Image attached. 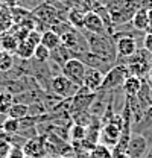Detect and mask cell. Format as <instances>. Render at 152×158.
<instances>
[{
    "instance_id": "1",
    "label": "cell",
    "mask_w": 152,
    "mask_h": 158,
    "mask_svg": "<svg viewBox=\"0 0 152 158\" xmlns=\"http://www.w3.org/2000/svg\"><path fill=\"white\" fill-rule=\"evenodd\" d=\"M87 43H88V49L91 53H95L100 58L107 59L110 62L116 64L117 53H116V43L110 35H95V34H88L87 31H82Z\"/></svg>"
},
{
    "instance_id": "2",
    "label": "cell",
    "mask_w": 152,
    "mask_h": 158,
    "mask_svg": "<svg viewBox=\"0 0 152 158\" xmlns=\"http://www.w3.org/2000/svg\"><path fill=\"white\" fill-rule=\"evenodd\" d=\"M128 69L123 64H116L114 67H111L105 75H103V81L100 85L99 91H116L119 88H122L125 79L128 76Z\"/></svg>"
},
{
    "instance_id": "3",
    "label": "cell",
    "mask_w": 152,
    "mask_h": 158,
    "mask_svg": "<svg viewBox=\"0 0 152 158\" xmlns=\"http://www.w3.org/2000/svg\"><path fill=\"white\" fill-rule=\"evenodd\" d=\"M79 85L73 84L70 79H67L64 75H55L50 79V91L53 94H57L58 98L64 99H72L78 93Z\"/></svg>"
},
{
    "instance_id": "4",
    "label": "cell",
    "mask_w": 152,
    "mask_h": 158,
    "mask_svg": "<svg viewBox=\"0 0 152 158\" xmlns=\"http://www.w3.org/2000/svg\"><path fill=\"white\" fill-rule=\"evenodd\" d=\"M32 17H35V19L40 21V23H43V24H46L49 29L52 27V26H55L58 24L59 21H65L64 17L58 12L57 9L50 5V3H47V2H44V3H41L40 6H37L34 11H32Z\"/></svg>"
},
{
    "instance_id": "5",
    "label": "cell",
    "mask_w": 152,
    "mask_h": 158,
    "mask_svg": "<svg viewBox=\"0 0 152 158\" xmlns=\"http://www.w3.org/2000/svg\"><path fill=\"white\" fill-rule=\"evenodd\" d=\"M87 65L78 58H70L61 69V75H64L67 79H70L76 85H82L84 82V75H85Z\"/></svg>"
},
{
    "instance_id": "6",
    "label": "cell",
    "mask_w": 152,
    "mask_h": 158,
    "mask_svg": "<svg viewBox=\"0 0 152 158\" xmlns=\"http://www.w3.org/2000/svg\"><path fill=\"white\" fill-rule=\"evenodd\" d=\"M26 158H46V138L43 135H37L34 138L26 140V143L21 148Z\"/></svg>"
},
{
    "instance_id": "7",
    "label": "cell",
    "mask_w": 152,
    "mask_h": 158,
    "mask_svg": "<svg viewBox=\"0 0 152 158\" xmlns=\"http://www.w3.org/2000/svg\"><path fill=\"white\" fill-rule=\"evenodd\" d=\"M114 43H116V53H117L116 64L119 61H123V59L133 56L134 53L138 50L137 40L134 37H119V38L114 40Z\"/></svg>"
},
{
    "instance_id": "8",
    "label": "cell",
    "mask_w": 152,
    "mask_h": 158,
    "mask_svg": "<svg viewBox=\"0 0 152 158\" xmlns=\"http://www.w3.org/2000/svg\"><path fill=\"white\" fill-rule=\"evenodd\" d=\"M148 148H149V143L146 141V138L141 134H133L128 141L125 154L129 158H143L146 155Z\"/></svg>"
},
{
    "instance_id": "9",
    "label": "cell",
    "mask_w": 152,
    "mask_h": 158,
    "mask_svg": "<svg viewBox=\"0 0 152 158\" xmlns=\"http://www.w3.org/2000/svg\"><path fill=\"white\" fill-rule=\"evenodd\" d=\"M84 31H87L88 34H95V35H108L102 19L95 11L85 12V15H84Z\"/></svg>"
},
{
    "instance_id": "10",
    "label": "cell",
    "mask_w": 152,
    "mask_h": 158,
    "mask_svg": "<svg viewBox=\"0 0 152 158\" xmlns=\"http://www.w3.org/2000/svg\"><path fill=\"white\" fill-rule=\"evenodd\" d=\"M102 81H103V73H102V72H99V70H96V69L87 67L85 75H84V82H82V85H84L85 88H88L90 91L96 93V91L100 90Z\"/></svg>"
},
{
    "instance_id": "11",
    "label": "cell",
    "mask_w": 152,
    "mask_h": 158,
    "mask_svg": "<svg viewBox=\"0 0 152 158\" xmlns=\"http://www.w3.org/2000/svg\"><path fill=\"white\" fill-rule=\"evenodd\" d=\"M134 14H135V11L131 9L129 6H126V2H125V6H123L122 9H119V11H116L113 14H110L114 29L119 27V26H123V24H126V23H131Z\"/></svg>"
},
{
    "instance_id": "12",
    "label": "cell",
    "mask_w": 152,
    "mask_h": 158,
    "mask_svg": "<svg viewBox=\"0 0 152 158\" xmlns=\"http://www.w3.org/2000/svg\"><path fill=\"white\" fill-rule=\"evenodd\" d=\"M140 88H141V79L134 76V75H128L126 79H125V82H123V85H122V91H123V94L126 98L137 96Z\"/></svg>"
},
{
    "instance_id": "13",
    "label": "cell",
    "mask_w": 152,
    "mask_h": 158,
    "mask_svg": "<svg viewBox=\"0 0 152 158\" xmlns=\"http://www.w3.org/2000/svg\"><path fill=\"white\" fill-rule=\"evenodd\" d=\"M151 126H152V105L145 110L141 118H140L137 123L131 125V131H133V134H143V132H145L146 129H149Z\"/></svg>"
},
{
    "instance_id": "14",
    "label": "cell",
    "mask_w": 152,
    "mask_h": 158,
    "mask_svg": "<svg viewBox=\"0 0 152 158\" xmlns=\"http://www.w3.org/2000/svg\"><path fill=\"white\" fill-rule=\"evenodd\" d=\"M40 44H43L46 49L53 52L61 46V38H59V35L57 32H53L52 29H47V31H44L41 34V43Z\"/></svg>"
},
{
    "instance_id": "15",
    "label": "cell",
    "mask_w": 152,
    "mask_h": 158,
    "mask_svg": "<svg viewBox=\"0 0 152 158\" xmlns=\"http://www.w3.org/2000/svg\"><path fill=\"white\" fill-rule=\"evenodd\" d=\"M148 19H149V9H138L134 14L131 24L134 29H137L140 32H146L148 31Z\"/></svg>"
},
{
    "instance_id": "16",
    "label": "cell",
    "mask_w": 152,
    "mask_h": 158,
    "mask_svg": "<svg viewBox=\"0 0 152 158\" xmlns=\"http://www.w3.org/2000/svg\"><path fill=\"white\" fill-rule=\"evenodd\" d=\"M84 15H85V12L75 9V8H70L67 12V23L78 31H84Z\"/></svg>"
},
{
    "instance_id": "17",
    "label": "cell",
    "mask_w": 152,
    "mask_h": 158,
    "mask_svg": "<svg viewBox=\"0 0 152 158\" xmlns=\"http://www.w3.org/2000/svg\"><path fill=\"white\" fill-rule=\"evenodd\" d=\"M27 116H29V106L26 103H20V102H14L8 113V117L17 118V120H23Z\"/></svg>"
},
{
    "instance_id": "18",
    "label": "cell",
    "mask_w": 152,
    "mask_h": 158,
    "mask_svg": "<svg viewBox=\"0 0 152 158\" xmlns=\"http://www.w3.org/2000/svg\"><path fill=\"white\" fill-rule=\"evenodd\" d=\"M34 49H35V47H34L29 41L23 40V41L19 43L15 53H17V56H20L21 61H29L31 58H34Z\"/></svg>"
},
{
    "instance_id": "19",
    "label": "cell",
    "mask_w": 152,
    "mask_h": 158,
    "mask_svg": "<svg viewBox=\"0 0 152 158\" xmlns=\"http://www.w3.org/2000/svg\"><path fill=\"white\" fill-rule=\"evenodd\" d=\"M17 46H19V41H17V38L14 35L6 34V35H2L0 37V49L3 52H8V53L15 52L17 50Z\"/></svg>"
},
{
    "instance_id": "20",
    "label": "cell",
    "mask_w": 152,
    "mask_h": 158,
    "mask_svg": "<svg viewBox=\"0 0 152 158\" xmlns=\"http://www.w3.org/2000/svg\"><path fill=\"white\" fill-rule=\"evenodd\" d=\"M0 129H2L5 134H8V135H15V134H19V131H20V120L6 117L3 120Z\"/></svg>"
},
{
    "instance_id": "21",
    "label": "cell",
    "mask_w": 152,
    "mask_h": 158,
    "mask_svg": "<svg viewBox=\"0 0 152 158\" xmlns=\"http://www.w3.org/2000/svg\"><path fill=\"white\" fill-rule=\"evenodd\" d=\"M88 158H114L113 157V149H110V148L105 146V144L97 143L95 148L90 151Z\"/></svg>"
},
{
    "instance_id": "22",
    "label": "cell",
    "mask_w": 152,
    "mask_h": 158,
    "mask_svg": "<svg viewBox=\"0 0 152 158\" xmlns=\"http://www.w3.org/2000/svg\"><path fill=\"white\" fill-rule=\"evenodd\" d=\"M12 103H14V96L9 91H0V114L2 116H8Z\"/></svg>"
},
{
    "instance_id": "23",
    "label": "cell",
    "mask_w": 152,
    "mask_h": 158,
    "mask_svg": "<svg viewBox=\"0 0 152 158\" xmlns=\"http://www.w3.org/2000/svg\"><path fill=\"white\" fill-rule=\"evenodd\" d=\"M14 67V58L11 53L8 52H3L0 49V73H5L8 70H11Z\"/></svg>"
},
{
    "instance_id": "24",
    "label": "cell",
    "mask_w": 152,
    "mask_h": 158,
    "mask_svg": "<svg viewBox=\"0 0 152 158\" xmlns=\"http://www.w3.org/2000/svg\"><path fill=\"white\" fill-rule=\"evenodd\" d=\"M50 50L46 49L43 44H38L37 47L34 49V58L37 59L38 62H47L50 59Z\"/></svg>"
},
{
    "instance_id": "25",
    "label": "cell",
    "mask_w": 152,
    "mask_h": 158,
    "mask_svg": "<svg viewBox=\"0 0 152 158\" xmlns=\"http://www.w3.org/2000/svg\"><path fill=\"white\" fill-rule=\"evenodd\" d=\"M69 134H70V138H72L73 141H82V140L85 138V135H87V128L73 123V126H72V129L69 131Z\"/></svg>"
},
{
    "instance_id": "26",
    "label": "cell",
    "mask_w": 152,
    "mask_h": 158,
    "mask_svg": "<svg viewBox=\"0 0 152 158\" xmlns=\"http://www.w3.org/2000/svg\"><path fill=\"white\" fill-rule=\"evenodd\" d=\"M26 41H29L34 47H37L38 44L41 43V32L40 31H31L29 34H27V37H26Z\"/></svg>"
},
{
    "instance_id": "27",
    "label": "cell",
    "mask_w": 152,
    "mask_h": 158,
    "mask_svg": "<svg viewBox=\"0 0 152 158\" xmlns=\"http://www.w3.org/2000/svg\"><path fill=\"white\" fill-rule=\"evenodd\" d=\"M143 47H145V50H148L149 53H152V34H145V37H143Z\"/></svg>"
},
{
    "instance_id": "28",
    "label": "cell",
    "mask_w": 152,
    "mask_h": 158,
    "mask_svg": "<svg viewBox=\"0 0 152 158\" xmlns=\"http://www.w3.org/2000/svg\"><path fill=\"white\" fill-rule=\"evenodd\" d=\"M6 158H26V157H24V154H23V151L20 148H12Z\"/></svg>"
},
{
    "instance_id": "29",
    "label": "cell",
    "mask_w": 152,
    "mask_h": 158,
    "mask_svg": "<svg viewBox=\"0 0 152 158\" xmlns=\"http://www.w3.org/2000/svg\"><path fill=\"white\" fill-rule=\"evenodd\" d=\"M146 34H152V9H149V19H148V31Z\"/></svg>"
},
{
    "instance_id": "30",
    "label": "cell",
    "mask_w": 152,
    "mask_h": 158,
    "mask_svg": "<svg viewBox=\"0 0 152 158\" xmlns=\"http://www.w3.org/2000/svg\"><path fill=\"white\" fill-rule=\"evenodd\" d=\"M8 6H11V8H15V6H19L20 0H3Z\"/></svg>"
},
{
    "instance_id": "31",
    "label": "cell",
    "mask_w": 152,
    "mask_h": 158,
    "mask_svg": "<svg viewBox=\"0 0 152 158\" xmlns=\"http://www.w3.org/2000/svg\"><path fill=\"white\" fill-rule=\"evenodd\" d=\"M143 158H152V144H149V148H148V151H146V155Z\"/></svg>"
},
{
    "instance_id": "32",
    "label": "cell",
    "mask_w": 152,
    "mask_h": 158,
    "mask_svg": "<svg viewBox=\"0 0 152 158\" xmlns=\"http://www.w3.org/2000/svg\"><path fill=\"white\" fill-rule=\"evenodd\" d=\"M146 79H148V82L151 84V87H152V67L149 69V72H148V76H146Z\"/></svg>"
},
{
    "instance_id": "33",
    "label": "cell",
    "mask_w": 152,
    "mask_h": 158,
    "mask_svg": "<svg viewBox=\"0 0 152 158\" xmlns=\"http://www.w3.org/2000/svg\"><path fill=\"white\" fill-rule=\"evenodd\" d=\"M82 2H84V3H87V5H88V6H90V8H91V5H93V3H95L96 0H82Z\"/></svg>"
},
{
    "instance_id": "34",
    "label": "cell",
    "mask_w": 152,
    "mask_h": 158,
    "mask_svg": "<svg viewBox=\"0 0 152 158\" xmlns=\"http://www.w3.org/2000/svg\"><path fill=\"white\" fill-rule=\"evenodd\" d=\"M114 158H129V157H128L126 154H120V155H116Z\"/></svg>"
},
{
    "instance_id": "35",
    "label": "cell",
    "mask_w": 152,
    "mask_h": 158,
    "mask_svg": "<svg viewBox=\"0 0 152 158\" xmlns=\"http://www.w3.org/2000/svg\"><path fill=\"white\" fill-rule=\"evenodd\" d=\"M8 117V116H2V114H0V126H2V123H3V120H5V118Z\"/></svg>"
}]
</instances>
